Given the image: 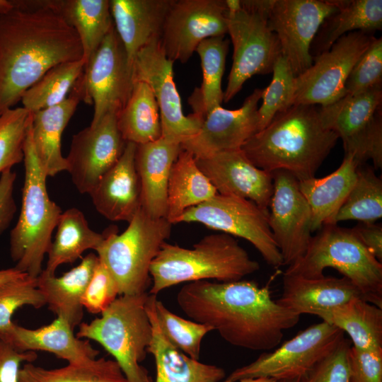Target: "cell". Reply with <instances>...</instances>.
<instances>
[{"label": "cell", "instance_id": "13", "mask_svg": "<svg viewBox=\"0 0 382 382\" xmlns=\"http://www.w3.org/2000/svg\"><path fill=\"white\" fill-rule=\"evenodd\" d=\"M344 332L326 322L309 326L271 352H263L250 364L235 369L225 381L271 378H291L310 371L343 338Z\"/></svg>", "mask_w": 382, "mask_h": 382}, {"label": "cell", "instance_id": "42", "mask_svg": "<svg viewBox=\"0 0 382 382\" xmlns=\"http://www.w3.org/2000/svg\"><path fill=\"white\" fill-rule=\"evenodd\" d=\"M32 112L22 107L0 115V174L23 161V146Z\"/></svg>", "mask_w": 382, "mask_h": 382}, {"label": "cell", "instance_id": "8", "mask_svg": "<svg viewBox=\"0 0 382 382\" xmlns=\"http://www.w3.org/2000/svg\"><path fill=\"white\" fill-rule=\"evenodd\" d=\"M172 225L166 218L150 217L140 207L123 233L104 232V241L96 252L120 296L146 292L151 282V265L169 238Z\"/></svg>", "mask_w": 382, "mask_h": 382}, {"label": "cell", "instance_id": "17", "mask_svg": "<svg viewBox=\"0 0 382 382\" xmlns=\"http://www.w3.org/2000/svg\"><path fill=\"white\" fill-rule=\"evenodd\" d=\"M126 144L115 113L106 114L96 125L73 135L65 158L66 171L77 190L90 194L102 176L118 161Z\"/></svg>", "mask_w": 382, "mask_h": 382}, {"label": "cell", "instance_id": "16", "mask_svg": "<svg viewBox=\"0 0 382 382\" xmlns=\"http://www.w3.org/2000/svg\"><path fill=\"white\" fill-rule=\"evenodd\" d=\"M227 11L225 1L173 0L160 37L166 57L185 63L203 40L224 36Z\"/></svg>", "mask_w": 382, "mask_h": 382}, {"label": "cell", "instance_id": "49", "mask_svg": "<svg viewBox=\"0 0 382 382\" xmlns=\"http://www.w3.org/2000/svg\"><path fill=\"white\" fill-rule=\"evenodd\" d=\"M349 382H382V350L348 352Z\"/></svg>", "mask_w": 382, "mask_h": 382}, {"label": "cell", "instance_id": "23", "mask_svg": "<svg viewBox=\"0 0 382 382\" xmlns=\"http://www.w3.org/2000/svg\"><path fill=\"white\" fill-rule=\"evenodd\" d=\"M73 331L64 318L57 316L49 325L36 329H28L13 322L0 335V340L18 352H47L71 364L96 359L99 351L92 347L89 340L76 337Z\"/></svg>", "mask_w": 382, "mask_h": 382}, {"label": "cell", "instance_id": "9", "mask_svg": "<svg viewBox=\"0 0 382 382\" xmlns=\"http://www.w3.org/2000/svg\"><path fill=\"white\" fill-rule=\"evenodd\" d=\"M227 33L233 47V64L224 92V101L231 100L245 82L256 74L272 72L282 55L276 35L268 26L269 11L245 8L240 0H226Z\"/></svg>", "mask_w": 382, "mask_h": 382}, {"label": "cell", "instance_id": "24", "mask_svg": "<svg viewBox=\"0 0 382 382\" xmlns=\"http://www.w3.org/2000/svg\"><path fill=\"white\" fill-rule=\"evenodd\" d=\"M180 150V143L164 137L137 144L135 164L141 185V208L151 218H166L169 174Z\"/></svg>", "mask_w": 382, "mask_h": 382}, {"label": "cell", "instance_id": "6", "mask_svg": "<svg viewBox=\"0 0 382 382\" xmlns=\"http://www.w3.org/2000/svg\"><path fill=\"white\" fill-rule=\"evenodd\" d=\"M317 231L305 254L284 274L318 279L325 268H333L357 286L365 301L382 308V263L352 228L328 224Z\"/></svg>", "mask_w": 382, "mask_h": 382}, {"label": "cell", "instance_id": "19", "mask_svg": "<svg viewBox=\"0 0 382 382\" xmlns=\"http://www.w3.org/2000/svg\"><path fill=\"white\" fill-rule=\"evenodd\" d=\"M262 91L255 88L238 109L228 110L219 106L212 110L204 118L197 134L183 141L181 148L195 158L241 149L258 132V103Z\"/></svg>", "mask_w": 382, "mask_h": 382}, {"label": "cell", "instance_id": "11", "mask_svg": "<svg viewBox=\"0 0 382 382\" xmlns=\"http://www.w3.org/2000/svg\"><path fill=\"white\" fill-rule=\"evenodd\" d=\"M269 211L253 202L216 194L209 200L186 209L175 221L200 223L208 228L250 242L273 267L283 265L281 253L268 222Z\"/></svg>", "mask_w": 382, "mask_h": 382}, {"label": "cell", "instance_id": "25", "mask_svg": "<svg viewBox=\"0 0 382 382\" xmlns=\"http://www.w3.org/2000/svg\"><path fill=\"white\" fill-rule=\"evenodd\" d=\"M115 30L132 66L137 52L160 39L166 13L173 0H109Z\"/></svg>", "mask_w": 382, "mask_h": 382}, {"label": "cell", "instance_id": "46", "mask_svg": "<svg viewBox=\"0 0 382 382\" xmlns=\"http://www.w3.org/2000/svg\"><path fill=\"white\" fill-rule=\"evenodd\" d=\"M345 154L359 163L371 160L374 169L382 167V117L379 109L368 127L357 136L342 143Z\"/></svg>", "mask_w": 382, "mask_h": 382}, {"label": "cell", "instance_id": "44", "mask_svg": "<svg viewBox=\"0 0 382 382\" xmlns=\"http://www.w3.org/2000/svg\"><path fill=\"white\" fill-rule=\"evenodd\" d=\"M45 305V298L37 286V278L27 274L0 284V335L12 324L11 317L17 309L25 306L39 308Z\"/></svg>", "mask_w": 382, "mask_h": 382}, {"label": "cell", "instance_id": "36", "mask_svg": "<svg viewBox=\"0 0 382 382\" xmlns=\"http://www.w3.org/2000/svg\"><path fill=\"white\" fill-rule=\"evenodd\" d=\"M229 42L225 36L203 40L197 47L202 70V81L188 98L192 113L204 120L224 100L221 81L225 69Z\"/></svg>", "mask_w": 382, "mask_h": 382}, {"label": "cell", "instance_id": "53", "mask_svg": "<svg viewBox=\"0 0 382 382\" xmlns=\"http://www.w3.org/2000/svg\"><path fill=\"white\" fill-rule=\"evenodd\" d=\"M27 275L15 267L0 270V284L21 278Z\"/></svg>", "mask_w": 382, "mask_h": 382}, {"label": "cell", "instance_id": "54", "mask_svg": "<svg viewBox=\"0 0 382 382\" xmlns=\"http://www.w3.org/2000/svg\"><path fill=\"white\" fill-rule=\"evenodd\" d=\"M224 382H278V381L271 378H243L235 381H224Z\"/></svg>", "mask_w": 382, "mask_h": 382}, {"label": "cell", "instance_id": "30", "mask_svg": "<svg viewBox=\"0 0 382 382\" xmlns=\"http://www.w3.org/2000/svg\"><path fill=\"white\" fill-rule=\"evenodd\" d=\"M337 11L320 27L311 47L313 57L328 50L342 36L353 32L372 33L382 28L381 0H332Z\"/></svg>", "mask_w": 382, "mask_h": 382}, {"label": "cell", "instance_id": "37", "mask_svg": "<svg viewBox=\"0 0 382 382\" xmlns=\"http://www.w3.org/2000/svg\"><path fill=\"white\" fill-rule=\"evenodd\" d=\"M117 121L119 130L127 142L140 144L161 137L159 108L147 83L134 82L127 104L117 115Z\"/></svg>", "mask_w": 382, "mask_h": 382}, {"label": "cell", "instance_id": "4", "mask_svg": "<svg viewBox=\"0 0 382 382\" xmlns=\"http://www.w3.org/2000/svg\"><path fill=\"white\" fill-rule=\"evenodd\" d=\"M260 270L238 241L227 233L207 235L191 249L165 242L150 267V294L200 280H241Z\"/></svg>", "mask_w": 382, "mask_h": 382}, {"label": "cell", "instance_id": "50", "mask_svg": "<svg viewBox=\"0 0 382 382\" xmlns=\"http://www.w3.org/2000/svg\"><path fill=\"white\" fill-rule=\"evenodd\" d=\"M37 357L35 352H18L0 340V382H18L21 364L33 362Z\"/></svg>", "mask_w": 382, "mask_h": 382}, {"label": "cell", "instance_id": "27", "mask_svg": "<svg viewBox=\"0 0 382 382\" xmlns=\"http://www.w3.org/2000/svg\"><path fill=\"white\" fill-rule=\"evenodd\" d=\"M81 101V94L74 86L63 102L32 112L33 142L40 163L47 178L66 171V160L61 150L62 135Z\"/></svg>", "mask_w": 382, "mask_h": 382}, {"label": "cell", "instance_id": "18", "mask_svg": "<svg viewBox=\"0 0 382 382\" xmlns=\"http://www.w3.org/2000/svg\"><path fill=\"white\" fill-rule=\"evenodd\" d=\"M272 175L273 193L268 222L283 265L288 267L308 248L312 237L311 211L294 175L285 170H276Z\"/></svg>", "mask_w": 382, "mask_h": 382}, {"label": "cell", "instance_id": "48", "mask_svg": "<svg viewBox=\"0 0 382 382\" xmlns=\"http://www.w3.org/2000/svg\"><path fill=\"white\" fill-rule=\"evenodd\" d=\"M117 295L119 292L115 280L99 260L83 296V307L91 313H101Z\"/></svg>", "mask_w": 382, "mask_h": 382}, {"label": "cell", "instance_id": "45", "mask_svg": "<svg viewBox=\"0 0 382 382\" xmlns=\"http://www.w3.org/2000/svg\"><path fill=\"white\" fill-rule=\"evenodd\" d=\"M382 85V38H374L352 68L345 83V96Z\"/></svg>", "mask_w": 382, "mask_h": 382}, {"label": "cell", "instance_id": "12", "mask_svg": "<svg viewBox=\"0 0 382 382\" xmlns=\"http://www.w3.org/2000/svg\"><path fill=\"white\" fill-rule=\"evenodd\" d=\"M374 38L372 33L353 31L314 57L311 66L295 76L292 105L324 106L344 97L352 68Z\"/></svg>", "mask_w": 382, "mask_h": 382}, {"label": "cell", "instance_id": "56", "mask_svg": "<svg viewBox=\"0 0 382 382\" xmlns=\"http://www.w3.org/2000/svg\"><path fill=\"white\" fill-rule=\"evenodd\" d=\"M300 377L301 376H296L291 378L282 379L278 381V382H299Z\"/></svg>", "mask_w": 382, "mask_h": 382}, {"label": "cell", "instance_id": "55", "mask_svg": "<svg viewBox=\"0 0 382 382\" xmlns=\"http://www.w3.org/2000/svg\"><path fill=\"white\" fill-rule=\"evenodd\" d=\"M10 0H0V12L10 6Z\"/></svg>", "mask_w": 382, "mask_h": 382}, {"label": "cell", "instance_id": "10", "mask_svg": "<svg viewBox=\"0 0 382 382\" xmlns=\"http://www.w3.org/2000/svg\"><path fill=\"white\" fill-rule=\"evenodd\" d=\"M134 84L132 66L113 25L75 83L82 101L93 105L90 125L108 113L117 115L127 104Z\"/></svg>", "mask_w": 382, "mask_h": 382}, {"label": "cell", "instance_id": "38", "mask_svg": "<svg viewBox=\"0 0 382 382\" xmlns=\"http://www.w3.org/2000/svg\"><path fill=\"white\" fill-rule=\"evenodd\" d=\"M18 382H127L117 363L104 357L47 369L33 362L20 369Z\"/></svg>", "mask_w": 382, "mask_h": 382}, {"label": "cell", "instance_id": "32", "mask_svg": "<svg viewBox=\"0 0 382 382\" xmlns=\"http://www.w3.org/2000/svg\"><path fill=\"white\" fill-rule=\"evenodd\" d=\"M216 194L212 183L197 166L194 156L181 148L169 174L166 219L175 224L186 209Z\"/></svg>", "mask_w": 382, "mask_h": 382}, {"label": "cell", "instance_id": "15", "mask_svg": "<svg viewBox=\"0 0 382 382\" xmlns=\"http://www.w3.org/2000/svg\"><path fill=\"white\" fill-rule=\"evenodd\" d=\"M337 11L332 1L272 0L268 26L276 35L282 55L295 76L311 66L314 37L324 21Z\"/></svg>", "mask_w": 382, "mask_h": 382}, {"label": "cell", "instance_id": "47", "mask_svg": "<svg viewBox=\"0 0 382 382\" xmlns=\"http://www.w3.org/2000/svg\"><path fill=\"white\" fill-rule=\"evenodd\" d=\"M350 347V340L343 337L328 354L300 377L299 382H349Z\"/></svg>", "mask_w": 382, "mask_h": 382}, {"label": "cell", "instance_id": "7", "mask_svg": "<svg viewBox=\"0 0 382 382\" xmlns=\"http://www.w3.org/2000/svg\"><path fill=\"white\" fill-rule=\"evenodd\" d=\"M149 293L121 295L90 323H81L76 337L94 340L114 358L127 382H151L140 363L146 357L152 326L146 310Z\"/></svg>", "mask_w": 382, "mask_h": 382}, {"label": "cell", "instance_id": "20", "mask_svg": "<svg viewBox=\"0 0 382 382\" xmlns=\"http://www.w3.org/2000/svg\"><path fill=\"white\" fill-rule=\"evenodd\" d=\"M195 161L218 194L246 199L269 211L272 175L253 164L241 149L195 158Z\"/></svg>", "mask_w": 382, "mask_h": 382}, {"label": "cell", "instance_id": "41", "mask_svg": "<svg viewBox=\"0 0 382 382\" xmlns=\"http://www.w3.org/2000/svg\"><path fill=\"white\" fill-rule=\"evenodd\" d=\"M154 308L160 328L167 340L188 357L199 360L201 342L212 328L172 313L157 298Z\"/></svg>", "mask_w": 382, "mask_h": 382}, {"label": "cell", "instance_id": "35", "mask_svg": "<svg viewBox=\"0 0 382 382\" xmlns=\"http://www.w3.org/2000/svg\"><path fill=\"white\" fill-rule=\"evenodd\" d=\"M323 321L346 332L357 350H382V308L361 298L334 307Z\"/></svg>", "mask_w": 382, "mask_h": 382}, {"label": "cell", "instance_id": "34", "mask_svg": "<svg viewBox=\"0 0 382 382\" xmlns=\"http://www.w3.org/2000/svg\"><path fill=\"white\" fill-rule=\"evenodd\" d=\"M56 228L43 270L50 275L55 274L60 265L74 262L86 250L96 251L105 237V233H99L91 229L83 212L75 207L62 212Z\"/></svg>", "mask_w": 382, "mask_h": 382}, {"label": "cell", "instance_id": "39", "mask_svg": "<svg viewBox=\"0 0 382 382\" xmlns=\"http://www.w3.org/2000/svg\"><path fill=\"white\" fill-rule=\"evenodd\" d=\"M374 170L366 163L359 165L355 183L338 210L335 224L349 220L373 224L382 217V180Z\"/></svg>", "mask_w": 382, "mask_h": 382}, {"label": "cell", "instance_id": "1", "mask_svg": "<svg viewBox=\"0 0 382 382\" xmlns=\"http://www.w3.org/2000/svg\"><path fill=\"white\" fill-rule=\"evenodd\" d=\"M0 12V115L54 66L83 58L79 38L48 0H10Z\"/></svg>", "mask_w": 382, "mask_h": 382}, {"label": "cell", "instance_id": "3", "mask_svg": "<svg viewBox=\"0 0 382 382\" xmlns=\"http://www.w3.org/2000/svg\"><path fill=\"white\" fill-rule=\"evenodd\" d=\"M338 139L322 125L317 105H294L277 113L241 150L256 167L271 173L285 170L299 181L315 177Z\"/></svg>", "mask_w": 382, "mask_h": 382}, {"label": "cell", "instance_id": "21", "mask_svg": "<svg viewBox=\"0 0 382 382\" xmlns=\"http://www.w3.org/2000/svg\"><path fill=\"white\" fill-rule=\"evenodd\" d=\"M136 147V144L127 142L118 161L102 176L89 194L98 212L110 221L129 223L141 207Z\"/></svg>", "mask_w": 382, "mask_h": 382}, {"label": "cell", "instance_id": "51", "mask_svg": "<svg viewBox=\"0 0 382 382\" xmlns=\"http://www.w3.org/2000/svg\"><path fill=\"white\" fill-rule=\"evenodd\" d=\"M16 173L7 169L0 176V236L8 228L17 211L13 197Z\"/></svg>", "mask_w": 382, "mask_h": 382}, {"label": "cell", "instance_id": "43", "mask_svg": "<svg viewBox=\"0 0 382 382\" xmlns=\"http://www.w3.org/2000/svg\"><path fill=\"white\" fill-rule=\"evenodd\" d=\"M272 79L263 88L262 103L258 108L259 129L265 128L279 112L292 105L295 76L286 59L279 56L273 69Z\"/></svg>", "mask_w": 382, "mask_h": 382}, {"label": "cell", "instance_id": "22", "mask_svg": "<svg viewBox=\"0 0 382 382\" xmlns=\"http://www.w3.org/2000/svg\"><path fill=\"white\" fill-rule=\"evenodd\" d=\"M354 298L363 296L345 277L307 279L284 274L282 293L276 301L299 316L312 314L324 320L332 308Z\"/></svg>", "mask_w": 382, "mask_h": 382}, {"label": "cell", "instance_id": "28", "mask_svg": "<svg viewBox=\"0 0 382 382\" xmlns=\"http://www.w3.org/2000/svg\"><path fill=\"white\" fill-rule=\"evenodd\" d=\"M99 262L97 255L89 253L75 267L56 277L43 270L37 277V286L49 309L64 318L73 329L82 323V298Z\"/></svg>", "mask_w": 382, "mask_h": 382}, {"label": "cell", "instance_id": "5", "mask_svg": "<svg viewBox=\"0 0 382 382\" xmlns=\"http://www.w3.org/2000/svg\"><path fill=\"white\" fill-rule=\"evenodd\" d=\"M25 168L21 209L10 234V254L18 270L37 278L62 211L48 195L47 175L33 142L31 123L23 146Z\"/></svg>", "mask_w": 382, "mask_h": 382}, {"label": "cell", "instance_id": "40", "mask_svg": "<svg viewBox=\"0 0 382 382\" xmlns=\"http://www.w3.org/2000/svg\"><path fill=\"white\" fill-rule=\"evenodd\" d=\"M83 59L59 64L48 70L22 96L23 107L35 112L63 102L81 75Z\"/></svg>", "mask_w": 382, "mask_h": 382}, {"label": "cell", "instance_id": "33", "mask_svg": "<svg viewBox=\"0 0 382 382\" xmlns=\"http://www.w3.org/2000/svg\"><path fill=\"white\" fill-rule=\"evenodd\" d=\"M382 86H376L365 91L345 96L337 101L318 107L323 127L335 132L342 143L354 138L369 125L381 109Z\"/></svg>", "mask_w": 382, "mask_h": 382}, {"label": "cell", "instance_id": "52", "mask_svg": "<svg viewBox=\"0 0 382 382\" xmlns=\"http://www.w3.org/2000/svg\"><path fill=\"white\" fill-rule=\"evenodd\" d=\"M352 229L368 250L381 262L382 226L375 223H359Z\"/></svg>", "mask_w": 382, "mask_h": 382}, {"label": "cell", "instance_id": "14", "mask_svg": "<svg viewBox=\"0 0 382 382\" xmlns=\"http://www.w3.org/2000/svg\"><path fill=\"white\" fill-rule=\"evenodd\" d=\"M173 62L155 39L137 54L133 64L134 82L143 81L151 88L160 113L161 137L179 143L195 136L203 119L192 113L185 115L173 78Z\"/></svg>", "mask_w": 382, "mask_h": 382}, {"label": "cell", "instance_id": "29", "mask_svg": "<svg viewBox=\"0 0 382 382\" xmlns=\"http://www.w3.org/2000/svg\"><path fill=\"white\" fill-rule=\"evenodd\" d=\"M359 165L352 156L345 154L341 165L332 173L299 181L311 211L312 232L325 224H335L338 210L355 183Z\"/></svg>", "mask_w": 382, "mask_h": 382}, {"label": "cell", "instance_id": "31", "mask_svg": "<svg viewBox=\"0 0 382 382\" xmlns=\"http://www.w3.org/2000/svg\"><path fill=\"white\" fill-rule=\"evenodd\" d=\"M76 31L86 64L113 27L109 0H48Z\"/></svg>", "mask_w": 382, "mask_h": 382}, {"label": "cell", "instance_id": "2", "mask_svg": "<svg viewBox=\"0 0 382 382\" xmlns=\"http://www.w3.org/2000/svg\"><path fill=\"white\" fill-rule=\"evenodd\" d=\"M176 300L192 320L209 325L229 344L253 351L276 347L301 316L274 301L268 286L254 281L192 282Z\"/></svg>", "mask_w": 382, "mask_h": 382}, {"label": "cell", "instance_id": "26", "mask_svg": "<svg viewBox=\"0 0 382 382\" xmlns=\"http://www.w3.org/2000/svg\"><path fill=\"white\" fill-rule=\"evenodd\" d=\"M156 295L149 294L146 310L152 326V338L147 348L156 364L155 382H219L224 370L192 359L175 347L164 336L155 313Z\"/></svg>", "mask_w": 382, "mask_h": 382}]
</instances>
